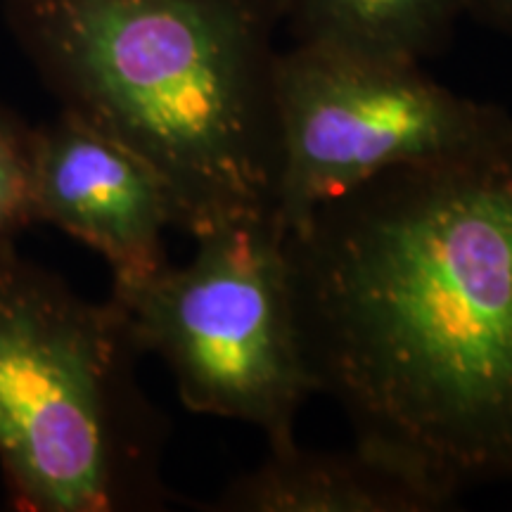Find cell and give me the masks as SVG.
I'll list each match as a JSON object with an SVG mask.
<instances>
[{"label":"cell","instance_id":"6da1fadb","mask_svg":"<svg viewBox=\"0 0 512 512\" xmlns=\"http://www.w3.org/2000/svg\"><path fill=\"white\" fill-rule=\"evenodd\" d=\"M287 261L316 394L356 444L453 501L512 477V119L318 204Z\"/></svg>","mask_w":512,"mask_h":512},{"label":"cell","instance_id":"7a4b0ae2","mask_svg":"<svg viewBox=\"0 0 512 512\" xmlns=\"http://www.w3.org/2000/svg\"><path fill=\"white\" fill-rule=\"evenodd\" d=\"M43 86L143 159L190 238L275 211L278 0H0Z\"/></svg>","mask_w":512,"mask_h":512},{"label":"cell","instance_id":"3957f363","mask_svg":"<svg viewBox=\"0 0 512 512\" xmlns=\"http://www.w3.org/2000/svg\"><path fill=\"white\" fill-rule=\"evenodd\" d=\"M117 299L88 302L0 245V472L19 512H157L171 420Z\"/></svg>","mask_w":512,"mask_h":512},{"label":"cell","instance_id":"277c9868","mask_svg":"<svg viewBox=\"0 0 512 512\" xmlns=\"http://www.w3.org/2000/svg\"><path fill=\"white\" fill-rule=\"evenodd\" d=\"M188 264L112 285L145 354L164 361L190 413L259 427L268 448L292 444L316 394L294 313L287 228L242 216L197 235Z\"/></svg>","mask_w":512,"mask_h":512},{"label":"cell","instance_id":"5b68a950","mask_svg":"<svg viewBox=\"0 0 512 512\" xmlns=\"http://www.w3.org/2000/svg\"><path fill=\"white\" fill-rule=\"evenodd\" d=\"M275 214L297 228L318 204L394 166L467 150L512 119L448 91L418 62L297 43L275 62Z\"/></svg>","mask_w":512,"mask_h":512},{"label":"cell","instance_id":"8992f818","mask_svg":"<svg viewBox=\"0 0 512 512\" xmlns=\"http://www.w3.org/2000/svg\"><path fill=\"white\" fill-rule=\"evenodd\" d=\"M34 216L98 252L117 287L171 264L164 235L178 228V214L162 178L67 112L36 126Z\"/></svg>","mask_w":512,"mask_h":512},{"label":"cell","instance_id":"52a82bcc","mask_svg":"<svg viewBox=\"0 0 512 512\" xmlns=\"http://www.w3.org/2000/svg\"><path fill=\"white\" fill-rule=\"evenodd\" d=\"M453 503L413 470L356 444L306 451L292 441L223 486L209 512H434Z\"/></svg>","mask_w":512,"mask_h":512},{"label":"cell","instance_id":"ba28073f","mask_svg":"<svg viewBox=\"0 0 512 512\" xmlns=\"http://www.w3.org/2000/svg\"><path fill=\"white\" fill-rule=\"evenodd\" d=\"M470 0H278L280 22L297 43L342 48L384 60L437 55Z\"/></svg>","mask_w":512,"mask_h":512},{"label":"cell","instance_id":"9c48e42d","mask_svg":"<svg viewBox=\"0 0 512 512\" xmlns=\"http://www.w3.org/2000/svg\"><path fill=\"white\" fill-rule=\"evenodd\" d=\"M36 126L0 105V245L34 226Z\"/></svg>","mask_w":512,"mask_h":512},{"label":"cell","instance_id":"30bf717a","mask_svg":"<svg viewBox=\"0 0 512 512\" xmlns=\"http://www.w3.org/2000/svg\"><path fill=\"white\" fill-rule=\"evenodd\" d=\"M467 12L489 27L512 34V0H470Z\"/></svg>","mask_w":512,"mask_h":512}]
</instances>
